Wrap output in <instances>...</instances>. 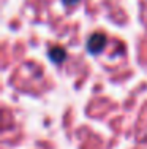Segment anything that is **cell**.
I'll return each instance as SVG.
<instances>
[{
	"label": "cell",
	"mask_w": 147,
	"mask_h": 149,
	"mask_svg": "<svg viewBox=\"0 0 147 149\" xmlns=\"http://www.w3.org/2000/svg\"><path fill=\"white\" fill-rule=\"evenodd\" d=\"M104 43H106V38H104V35H100V33H95L92 38L89 40V43H87V46H89V49L92 52H98L101 48L104 46Z\"/></svg>",
	"instance_id": "1"
}]
</instances>
